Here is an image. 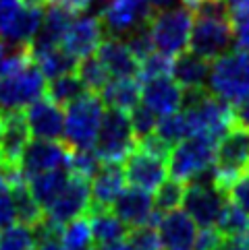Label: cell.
Masks as SVG:
<instances>
[{"label": "cell", "instance_id": "836d02e7", "mask_svg": "<svg viewBox=\"0 0 249 250\" xmlns=\"http://www.w3.org/2000/svg\"><path fill=\"white\" fill-rule=\"evenodd\" d=\"M77 75L81 77V81L85 83L87 91H92V93H102L104 87L110 81L108 70H106V66L102 64V60L98 58V54L79 60Z\"/></svg>", "mask_w": 249, "mask_h": 250}, {"label": "cell", "instance_id": "9f6ffc18", "mask_svg": "<svg viewBox=\"0 0 249 250\" xmlns=\"http://www.w3.org/2000/svg\"><path fill=\"white\" fill-rule=\"evenodd\" d=\"M4 169H2V162H0V190H2L4 188Z\"/></svg>", "mask_w": 249, "mask_h": 250}, {"label": "cell", "instance_id": "7402d4cb", "mask_svg": "<svg viewBox=\"0 0 249 250\" xmlns=\"http://www.w3.org/2000/svg\"><path fill=\"white\" fill-rule=\"evenodd\" d=\"M124 188V172L121 164H102L92 178L90 209H112V203Z\"/></svg>", "mask_w": 249, "mask_h": 250}, {"label": "cell", "instance_id": "4dcf8cb0", "mask_svg": "<svg viewBox=\"0 0 249 250\" xmlns=\"http://www.w3.org/2000/svg\"><path fill=\"white\" fill-rule=\"evenodd\" d=\"M58 242L62 250H92V228H90V219L85 215L75 217L73 221H69L62 226Z\"/></svg>", "mask_w": 249, "mask_h": 250}, {"label": "cell", "instance_id": "1f68e13d", "mask_svg": "<svg viewBox=\"0 0 249 250\" xmlns=\"http://www.w3.org/2000/svg\"><path fill=\"white\" fill-rule=\"evenodd\" d=\"M185 192H187V184L185 182L174 180V178L164 180L156 188V194H154V209H156V213L164 215V213L176 211L185 201Z\"/></svg>", "mask_w": 249, "mask_h": 250}, {"label": "cell", "instance_id": "e0dca14e", "mask_svg": "<svg viewBox=\"0 0 249 250\" xmlns=\"http://www.w3.org/2000/svg\"><path fill=\"white\" fill-rule=\"evenodd\" d=\"M104 33L106 29L100 17L83 15L79 19H73L65 40H62V48L77 60H83L87 56H94L100 50V46L104 43Z\"/></svg>", "mask_w": 249, "mask_h": 250}, {"label": "cell", "instance_id": "ee69618b", "mask_svg": "<svg viewBox=\"0 0 249 250\" xmlns=\"http://www.w3.org/2000/svg\"><path fill=\"white\" fill-rule=\"evenodd\" d=\"M222 240H224V236H222L216 228H199L195 250H218Z\"/></svg>", "mask_w": 249, "mask_h": 250}, {"label": "cell", "instance_id": "f5cc1de1", "mask_svg": "<svg viewBox=\"0 0 249 250\" xmlns=\"http://www.w3.org/2000/svg\"><path fill=\"white\" fill-rule=\"evenodd\" d=\"M35 250H62L58 240H44V242H38Z\"/></svg>", "mask_w": 249, "mask_h": 250}, {"label": "cell", "instance_id": "7a4b0ae2", "mask_svg": "<svg viewBox=\"0 0 249 250\" xmlns=\"http://www.w3.org/2000/svg\"><path fill=\"white\" fill-rule=\"evenodd\" d=\"M208 91L230 105L249 100V52L230 50L210 64Z\"/></svg>", "mask_w": 249, "mask_h": 250}, {"label": "cell", "instance_id": "4316f807", "mask_svg": "<svg viewBox=\"0 0 249 250\" xmlns=\"http://www.w3.org/2000/svg\"><path fill=\"white\" fill-rule=\"evenodd\" d=\"M85 215L90 219L92 238L96 244L117 242V240H124L129 234V228L114 215L112 209H87Z\"/></svg>", "mask_w": 249, "mask_h": 250}, {"label": "cell", "instance_id": "30bf717a", "mask_svg": "<svg viewBox=\"0 0 249 250\" xmlns=\"http://www.w3.org/2000/svg\"><path fill=\"white\" fill-rule=\"evenodd\" d=\"M228 196L212 182V174L187 184L183 209L199 228H216Z\"/></svg>", "mask_w": 249, "mask_h": 250}, {"label": "cell", "instance_id": "6f0895ef", "mask_svg": "<svg viewBox=\"0 0 249 250\" xmlns=\"http://www.w3.org/2000/svg\"><path fill=\"white\" fill-rule=\"evenodd\" d=\"M2 132H4V114L0 112V141H2Z\"/></svg>", "mask_w": 249, "mask_h": 250}, {"label": "cell", "instance_id": "cb8c5ba5", "mask_svg": "<svg viewBox=\"0 0 249 250\" xmlns=\"http://www.w3.org/2000/svg\"><path fill=\"white\" fill-rule=\"evenodd\" d=\"M42 19H44L42 8L19 6V11L8 21L6 29L0 35V40L13 43V46H29L31 40L35 38V33L42 27Z\"/></svg>", "mask_w": 249, "mask_h": 250}, {"label": "cell", "instance_id": "2e32d148", "mask_svg": "<svg viewBox=\"0 0 249 250\" xmlns=\"http://www.w3.org/2000/svg\"><path fill=\"white\" fill-rule=\"evenodd\" d=\"M156 229L162 250H195L199 226L191 219V215L185 209L164 213Z\"/></svg>", "mask_w": 249, "mask_h": 250}, {"label": "cell", "instance_id": "ac0fdd59", "mask_svg": "<svg viewBox=\"0 0 249 250\" xmlns=\"http://www.w3.org/2000/svg\"><path fill=\"white\" fill-rule=\"evenodd\" d=\"M25 118L33 139L62 141L65 137V112L46 95L25 108Z\"/></svg>", "mask_w": 249, "mask_h": 250}, {"label": "cell", "instance_id": "83f0119b", "mask_svg": "<svg viewBox=\"0 0 249 250\" xmlns=\"http://www.w3.org/2000/svg\"><path fill=\"white\" fill-rule=\"evenodd\" d=\"M85 93H87V87L77 73L50 79L46 85V97H50L60 108H69L71 104L77 102L79 97H83Z\"/></svg>", "mask_w": 249, "mask_h": 250}, {"label": "cell", "instance_id": "e575fe53", "mask_svg": "<svg viewBox=\"0 0 249 250\" xmlns=\"http://www.w3.org/2000/svg\"><path fill=\"white\" fill-rule=\"evenodd\" d=\"M156 135L162 141H166L171 147H174L176 143H181L185 139H189L191 128H189V122H187L185 112L179 110L174 114H168L164 118H160L156 126Z\"/></svg>", "mask_w": 249, "mask_h": 250}, {"label": "cell", "instance_id": "f6af8a7d", "mask_svg": "<svg viewBox=\"0 0 249 250\" xmlns=\"http://www.w3.org/2000/svg\"><path fill=\"white\" fill-rule=\"evenodd\" d=\"M226 6V13L230 17V21H243L249 17V0H222Z\"/></svg>", "mask_w": 249, "mask_h": 250}, {"label": "cell", "instance_id": "74e56055", "mask_svg": "<svg viewBox=\"0 0 249 250\" xmlns=\"http://www.w3.org/2000/svg\"><path fill=\"white\" fill-rule=\"evenodd\" d=\"M102 159L98 157V153L94 149H75L73 151V157H71V167L69 172L71 174H77V176H83V178H92L98 174V169L102 167Z\"/></svg>", "mask_w": 249, "mask_h": 250}, {"label": "cell", "instance_id": "c3c4849f", "mask_svg": "<svg viewBox=\"0 0 249 250\" xmlns=\"http://www.w3.org/2000/svg\"><path fill=\"white\" fill-rule=\"evenodd\" d=\"M218 250H249V236L224 238Z\"/></svg>", "mask_w": 249, "mask_h": 250}, {"label": "cell", "instance_id": "7bdbcfd3", "mask_svg": "<svg viewBox=\"0 0 249 250\" xmlns=\"http://www.w3.org/2000/svg\"><path fill=\"white\" fill-rule=\"evenodd\" d=\"M15 219H17V209H15L13 192L8 186H4V188L0 190V229L13 226Z\"/></svg>", "mask_w": 249, "mask_h": 250}, {"label": "cell", "instance_id": "f35d334b", "mask_svg": "<svg viewBox=\"0 0 249 250\" xmlns=\"http://www.w3.org/2000/svg\"><path fill=\"white\" fill-rule=\"evenodd\" d=\"M173 56H166L162 52H154L149 54L139 66V79L141 81H149V79H158V77H171L173 73Z\"/></svg>", "mask_w": 249, "mask_h": 250}, {"label": "cell", "instance_id": "db71d44e", "mask_svg": "<svg viewBox=\"0 0 249 250\" xmlns=\"http://www.w3.org/2000/svg\"><path fill=\"white\" fill-rule=\"evenodd\" d=\"M19 4L27 8H44L46 4H50V0H19Z\"/></svg>", "mask_w": 249, "mask_h": 250}, {"label": "cell", "instance_id": "60d3db41", "mask_svg": "<svg viewBox=\"0 0 249 250\" xmlns=\"http://www.w3.org/2000/svg\"><path fill=\"white\" fill-rule=\"evenodd\" d=\"M127 242H129L131 250H160L158 229L154 226L131 228L127 234Z\"/></svg>", "mask_w": 249, "mask_h": 250}, {"label": "cell", "instance_id": "5bb4252c", "mask_svg": "<svg viewBox=\"0 0 249 250\" xmlns=\"http://www.w3.org/2000/svg\"><path fill=\"white\" fill-rule=\"evenodd\" d=\"M123 172H124V180L131 186L152 192L166 180L168 159L160 157L156 153H149V151L137 145L129 153V157L124 159Z\"/></svg>", "mask_w": 249, "mask_h": 250}, {"label": "cell", "instance_id": "d4e9b609", "mask_svg": "<svg viewBox=\"0 0 249 250\" xmlns=\"http://www.w3.org/2000/svg\"><path fill=\"white\" fill-rule=\"evenodd\" d=\"M69 178H71L69 169H52V172H44V174L29 178L27 186L31 194L35 196V201L40 203V207L44 211H48L50 205L65 190V186L69 184Z\"/></svg>", "mask_w": 249, "mask_h": 250}, {"label": "cell", "instance_id": "bcb514c9", "mask_svg": "<svg viewBox=\"0 0 249 250\" xmlns=\"http://www.w3.org/2000/svg\"><path fill=\"white\" fill-rule=\"evenodd\" d=\"M235 25V46L239 50H247L249 52V17L243 21H237Z\"/></svg>", "mask_w": 249, "mask_h": 250}, {"label": "cell", "instance_id": "ab89813d", "mask_svg": "<svg viewBox=\"0 0 249 250\" xmlns=\"http://www.w3.org/2000/svg\"><path fill=\"white\" fill-rule=\"evenodd\" d=\"M124 43H127V48L131 50V54L139 60V64H141V62H144L149 54H154V52H156L152 33H149L148 25H144V27H139V29H135V31H131V33L127 35V40H124Z\"/></svg>", "mask_w": 249, "mask_h": 250}, {"label": "cell", "instance_id": "680465c9", "mask_svg": "<svg viewBox=\"0 0 249 250\" xmlns=\"http://www.w3.org/2000/svg\"><path fill=\"white\" fill-rule=\"evenodd\" d=\"M247 236H249V231H247Z\"/></svg>", "mask_w": 249, "mask_h": 250}, {"label": "cell", "instance_id": "603a6c76", "mask_svg": "<svg viewBox=\"0 0 249 250\" xmlns=\"http://www.w3.org/2000/svg\"><path fill=\"white\" fill-rule=\"evenodd\" d=\"M212 62L201 58L193 52H183L173 60L171 77L179 83L185 91H198V89H208V75Z\"/></svg>", "mask_w": 249, "mask_h": 250}, {"label": "cell", "instance_id": "5b68a950", "mask_svg": "<svg viewBox=\"0 0 249 250\" xmlns=\"http://www.w3.org/2000/svg\"><path fill=\"white\" fill-rule=\"evenodd\" d=\"M106 105L100 93L87 91L65 112V143L73 149H94Z\"/></svg>", "mask_w": 249, "mask_h": 250}, {"label": "cell", "instance_id": "484cf974", "mask_svg": "<svg viewBox=\"0 0 249 250\" xmlns=\"http://www.w3.org/2000/svg\"><path fill=\"white\" fill-rule=\"evenodd\" d=\"M102 102L106 108L121 110V112H131L135 105H139L141 97V85L137 79H112L102 91Z\"/></svg>", "mask_w": 249, "mask_h": 250}, {"label": "cell", "instance_id": "6da1fadb", "mask_svg": "<svg viewBox=\"0 0 249 250\" xmlns=\"http://www.w3.org/2000/svg\"><path fill=\"white\" fill-rule=\"evenodd\" d=\"M181 110L185 112L187 122H189L191 137L201 135L220 141L237 124L233 105L218 100L208 89L185 91V104Z\"/></svg>", "mask_w": 249, "mask_h": 250}, {"label": "cell", "instance_id": "8d00e7d4", "mask_svg": "<svg viewBox=\"0 0 249 250\" xmlns=\"http://www.w3.org/2000/svg\"><path fill=\"white\" fill-rule=\"evenodd\" d=\"M129 118H131V126H133V132L137 137V143L144 141L148 137H152L156 132V126H158V116L148 108L146 104H139L135 105L131 112H129Z\"/></svg>", "mask_w": 249, "mask_h": 250}, {"label": "cell", "instance_id": "d6a6232c", "mask_svg": "<svg viewBox=\"0 0 249 250\" xmlns=\"http://www.w3.org/2000/svg\"><path fill=\"white\" fill-rule=\"evenodd\" d=\"M216 229L220 231L224 238H235V236H247L249 231V215L235 205L233 201H226L224 209H222Z\"/></svg>", "mask_w": 249, "mask_h": 250}, {"label": "cell", "instance_id": "4fadbf2b", "mask_svg": "<svg viewBox=\"0 0 249 250\" xmlns=\"http://www.w3.org/2000/svg\"><path fill=\"white\" fill-rule=\"evenodd\" d=\"M92 205V182L90 178L71 174L69 184L65 186V190L60 192V196L50 205V209L46 211V219L54 226L62 228L65 223L73 221L75 217H81L87 213Z\"/></svg>", "mask_w": 249, "mask_h": 250}, {"label": "cell", "instance_id": "9c48e42d", "mask_svg": "<svg viewBox=\"0 0 249 250\" xmlns=\"http://www.w3.org/2000/svg\"><path fill=\"white\" fill-rule=\"evenodd\" d=\"M235 46V25L228 17H195L189 50L214 62Z\"/></svg>", "mask_w": 249, "mask_h": 250}, {"label": "cell", "instance_id": "b9f144b4", "mask_svg": "<svg viewBox=\"0 0 249 250\" xmlns=\"http://www.w3.org/2000/svg\"><path fill=\"white\" fill-rule=\"evenodd\" d=\"M228 201H233L235 205H239L247 215H249V172L243 174L239 180L228 188Z\"/></svg>", "mask_w": 249, "mask_h": 250}, {"label": "cell", "instance_id": "f1b7e54d", "mask_svg": "<svg viewBox=\"0 0 249 250\" xmlns=\"http://www.w3.org/2000/svg\"><path fill=\"white\" fill-rule=\"evenodd\" d=\"M33 60L38 62L40 70L44 73V77H46L48 81H50V79L62 77V75L77 73V66H79V60L73 54H69V52L62 46L50 50V52H44V54L35 56Z\"/></svg>", "mask_w": 249, "mask_h": 250}, {"label": "cell", "instance_id": "44dd1931", "mask_svg": "<svg viewBox=\"0 0 249 250\" xmlns=\"http://www.w3.org/2000/svg\"><path fill=\"white\" fill-rule=\"evenodd\" d=\"M98 58L108 70V75L114 79H137L139 77V60L131 54L127 43L121 38L104 40L100 50L96 52Z\"/></svg>", "mask_w": 249, "mask_h": 250}, {"label": "cell", "instance_id": "11a10c76", "mask_svg": "<svg viewBox=\"0 0 249 250\" xmlns=\"http://www.w3.org/2000/svg\"><path fill=\"white\" fill-rule=\"evenodd\" d=\"M183 2H185L187 6H189V8H195V6H198V4H201V2H206V0H183Z\"/></svg>", "mask_w": 249, "mask_h": 250}, {"label": "cell", "instance_id": "7c38bea8", "mask_svg": "<svg viewBox=\"0 0 249 250\" xmlns=\"http://www.w3.org/2000/svg\"><path fill=\"white\" fill-rule=\"evenodd\" d=\"M152 15L154 11L148 0H106L98 17L102 19L106 33L123 38L148 25Z\"/></svg>", "mask_w": 249, "mask_h": 250}, {"label": "cell", "instance_id": "d6986e66", "mask_svg": "<svg viewBox=\"0 0 249 250\" xmlns=\"http://www.w3.org/2000/svg\"><path fill=\"white\" fill-rule=\"evenodd\" d=\"M141 102L156 116L164 118V116L174 114L183 108L185 89L173 77L149 79V81H144V87H141Z\"/></svg>", "mask_w": 249, "mask_h": 250}, {"label": "cell", "instance_id": "3957f363", "mask_svg": "<svg viewBox=\"0 0 249 250\" xmlns=\"http://www.w3.org/2000/svg\"><path fill=\"white\" fill-rule=\"evenodd\" d=\"M216 147L218 141L201 135L176 143L168 157V172L174 180H181L185 184L201 180L212 174L216 162Z\"/></svg>", "mask_w": 249, "mask_h": 250}, {"label": "cell", "instance_id": "681fc988", "mask_svg": "<svg viewBox=\"0 0 249 250\" xmlns=\"http://www.w3.org/2000/svg\"><path fill=\"white\" fill-rule=\"evenodd\" d=\"M235 118H237V124L249 128V100H245L243 104H239L235 108Z\"/></svg>", "mask_w": 249, "mask_h": 250}, {"label": "cell", "instance_id": "52a82bcc", "mask_svg": "<svg viewBox=\"0 0 249 250\" xmlns=\"http://www.w3.org/2000/svg\"><path fill=\"white\" fill-rule=\"evenodd\" d=\"M46 77L33 58L0 77V112L23 110L46 95Z\"/></svg>", "mask_w": 249, "mask_h": 250}, {"label": "cell", "instance_id": "277c9868", "mask_svg": "<svg viewBox=\"0 0 249 250\" xmlns=\"http://www.w3.org/2000/svg\"><path fill=\"white\" fill-rule=\"evenodd\" d=\"M247 172H249V128L235 124L218 141L216 162L214 167H212V182L224 194H228L230 186Z\"/></svg>", "mask_w": 249, "mask_h": 250}, {"label": "cell", "instance_id": "7dc6e473", "mask_svg": "<svg viewBox=\"0 0 249 250\" xmlns=\"http://www.w3.org/2000/svg\"><path fill=\"white\" fill-rule=\"evenodd\" d=\"M92 2L94 0H50V4H58L71 13H83L92 6Z\"/></svg>", "mask_w": 249, "mask_h": 250}, {"label": "cell", "instance_id": "f546056e", "mask_svg": "<svg viewBox=\"0 0 249 250\" xmlns=\"http://www.w3.org/2000/svg\"><path fill=\"white\" fill-rule=\"evenodd\" d=\"M13 192V201H15V209H17V219H19V223H23V226L27 228H35L38 223L44 221V215H42V207L40 203L35 201V196L31 194L27 182H21L11 188Z\"/></svg>", "mask_w": 249, "mask_h": 250}, {"label": "cell", "instance_id": "9a60e30c", "mask_svg": "<svg viewBox=\"0 0 249 250\" xmlns=\"http://www.w3.org/2000/svg\"><path fill=\"white\" fill-rule=\"evenodd\" d=\"M112 213L117 215L129 229L131 228H141V226H158L160 213L154 209V196H149L148 190L135 188H123V192L117 196L112 203Z\"/></svg>", "mask_w": 249, "mask_h": 250}, {"label": "cell", "instance_id": "ffe728a7", "mask_svg": "<svg viewBox=\"0 0 249 250\" xmlns=\"http://www.w3.org/2000/svg\"><path fill=\"white\" fill-rule=\"evenodd\" d=\"M29 124L23 110L4 112V132L0 141V162L6 167H21V157L29 145Z\"/></svg>", "mask_w": 249, "mask_h": 250}, {"label": "cell", "instance_id": "816d5d0a", "mask_svg": "<svg viewBox=\"0 0 249 250\" xmlns=\"http://www.w3.org/2000/svg\"><path fill=\"white\" fill-rule=\"evenodd\" d=\"M92 250H131L127 238L124 240H117V242H104V244H96Z\"/></svg>", "mask_w": 249, "mask_h": 250}, {"label": "cell", "instance_id": "ba28073f", "mask_svg": "<svg viewBox=\"0 0 249 250\" xmlns=\"http://www.w3.org/2000/svg\"><path fill=\"white\" fill-rule=\"evenodd\" d=\"M137 147V137L133 132L127 112L108 108L104 112L94 151L104 164H121Z\"/></svg>", "mask_w": 249, "mask_h": 250}, {"label": "cell", "instance_id": "f907efd6", "mask_svg": "<svg viewBox=\"0 0 249 250\" xmlns=\"http://www.w3.org/2000/svg\"><path fill=\"white\" fill-rule=\"evenodd\" d=\"M149 6H152L154 13H160V11H168V8H174V6H181L179 2L183 0H148Z\"/></svg>", "mask_w": 249, "mask_h": 250}, {"label": "cell", "instance_id": "d590c367", "mask_svg": "<svg viewBox=\"0 0 249 250\" xmlns=\"http://www.w3.org/2000/svg\"><path fill=\"white\" fill-rule=\"evenodd\" d=\"M38 240H35L33 229L23 226V223H13L4 229H0V250H35Z\"/></svg>", "mask_w": 249, "mask_h": 250}, {"label": "cell", "instance_id": "8992f818", "mask_svg": "<svg viewBox=\"0 0 249 250\" xmlns=\"http://www.w3.org/2000/svg\"><path fill=\"white\" fill-rule=\"evenodd\" d=\"M193 21H195L193 8H189L187 4L154 13L148 27H149V33H152L156 50L173 58L187 52L189 40H191Z\"/></svg>", "mask_w": 249, "mask_h": 250}, {"label": "cell", "instance_id": "8fae6325", "mask_svg": "<svg viewBox=\"0 0 249 250\" xmlns=\"http://www.w3.org/2000/svg\"><path fill=\"white\" fill-rule=\"evenodd\" d=\"M73 147L65 141H48V139H33L21 157V172L23 178H29L52 172V169H69L71 157H73Z\"/></svg>", "mask_w": 249, "mask_h": 250}]
</instances>
